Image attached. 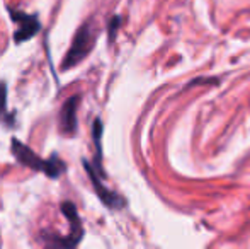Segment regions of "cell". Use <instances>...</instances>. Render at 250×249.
Listing matches in <instances>:
<instances>
[{"instance_id":"9c48e42d","label":"cell","mask_w":250,"mask_h":249,"mask_svg":"<svg viewBox=\"0 0 250 249\" xmlns=\"http://www.w3.org/2000/svg\"><path fill=\"white\" fill-rule=\"evenodd\" d=\"M116 26H119V17H114L112 24H109V34H112V36H114V33H116Z\"/></svg>"},{"instance_id":"7a4b0ae2","label":"cell","mask_w":250,"mask_h":249,"mask_svg":"<svg viewBox=\"0 0 250 249\" xmlns=\"http://www.w3.org/2000/svg\"><path fill=\"white\" fill-rule=\"evenodd\" d=\"M96 29H94L92 23H87L77 31V34L73 36L72 46L70 51L66 53L65 60H63V68H68V67H75L77 63H80L87 55L90 53V50L94 48L96 43Z\"/></svg>"},{"instance_id":"277c9868","label":"cell","mask_w":250,"mask_h":249,"mask_svg":"<svg viewBox=\"0 0 250 249\" xmlns=\"http://www.w3.org/2000/svg\"><path fill=\"white\" fill-rule=\"evenodd\" d=\"M83 166H85L87 173H89L90 180H92V184H94V188H96L97 195H99V198L105 203V205L111 206V208H119V206L125 205V200L119 198V196L116 195V193H112L111 189H107V188L104 186V184L101 183V180L97 178V174H96V171H94V167L90 166V164L87 162V160H83Z\"/></svg>"},{"instance_id":"5b68a950","label":"cell","mask_w":250,"mask_h":249,"mask_svg":"<svg viewBox=\"0 0 250 249\" xmlns=\"http://www.w3.org/2000/svg\"><path fill=\"white\" fill-rule=\"evenodd\" d=\"M77 106H79V96H73L63 104L60 113V130L66 135H73L77 130Z\"/></svg>"},{"instance_id":"3957f363","label":"cell","mask_w":250,"mask_h":249,"mask_svg":"<svg viewBox=\"0 0 250 249\" xmlns=\"http://www.w3.org/2000/svg\"><path fill=\"white\" fill-rule=\"evenodd\" d=\"M10 14H12L14 23L19 24L16 34H14V40L17 43H22V41L29 40V38H33L40 31L41 24L36 19V16H29V14H24L21 10H10Z\"/></svg>"},{"instance_id":"6da1fadb","label":"cell","mask_w":250,"mask_h":249,"mask_svg":"<svg viewBox=\"0 0 250 249\" xmlns=\"http://www.w3.org/2000/svg\"><path fill=\"white\" fill-rule=\"evenodd\" d=\"M12 152L21 164L31 167V169H34V171L44 173L50 178H58L60 174L65 171V164H63L58 157L41 159V157H38L36 154L29 149V147L24 145V143H21L19 140H16V138L12 140Z\"/></svg>"},{"instance_id":"52a82bcc","label":"cell","mask_w":250,"mask_h":249,"mask_svg":"<svg viewBox=\"0 0 250 249\" xmlns=\"http://www.w3.org/2000/svg\"><path fill=\"white\" fill-rule=\"evenodd\" d=\"M0 120H3L7 125L14 123V116L7 110V87L3 82H0Z\"/></svg>"},{"instance_id":"8992f818","label":"cell","mask_w":250,"mask_h":249,"mask_svg":"<svg viewBox=\"0 0 250 249\" xmlns=\"http://www.w3.org/2000/svg\"><path fill=\"white\" fill-rule=\"evenodd\" d=\"M62 212L65 213L66 219L72 222V232H70V237H68V246H75L79 244V241L82 239V226H80V219H79V213L75 210V205L70 202H63L62 203Z\"/></svg>"},{"instance_id":"ba28073f","label":"cell","mask_w":250,"mask_h":249,"mask_svg":"<svg viewBox=\"0 0 250 249\" xmlns=\"http://www.w3.org/2000/svg\"><path fill=\"white\" fill-rule=\"evenodd\" d=\"M101 133H102V123L101 120H96L94 121V140H96V147H97V169H101V154H102V149H101Z\"/></svg>"}]
</instances>
